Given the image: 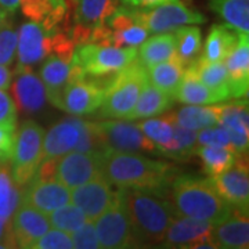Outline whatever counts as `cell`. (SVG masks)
Returning <instances> with one entry per match:
<instances>
[{
    "mask_svg": "<svg viewBox=\"0 0 249 249\" xmlns=\"http://www.w3.org/2000/svg\"><path fill=\"white\" fill-rule=\"evenodd\" d=\"M173 0H121V3H124V6L133 7L139 10H150L163 4V3H169Z\"/></svg>",
    "mask_w": 249,
    "mask_h": 249,
    "instance_id": "47",
    "label": "cell"
},
{
    "mask_svg": "<svg viewBox=\"0 0 249 249\" xmlns=\"http://www.w3.org/2000/svg\"><path fill=\"white\" fill-rule=\"evenodd\" d=\"M173 98L178 100V103L194 104V106H209V104H217V103L226 101L222 94L209 89L198 79L191 64L186 65L184 76L175 91Z\"/></svg>",
    "mask_w": 249,
    "mask_h": 249,
    "instance_id": "24",
    "label": "cell"
},
{
    "mask_svg": "<svg viewBox=\"0 0 249 249\" xmlns=\"http://www.w3.org/2000/svg\"><path fill=\"white\" fill-rule=\"evenodd\" d=\"M18 34L13 25L7 22L0 28V64L9 67L17 55Z\"/></svg>",
    "mask_w": 249,
    "mask_h": 249,
    "instance_id": "39",
    "label": "cell"
},
{
    "mask_svg": "<svg viewBox=\"0 0 249 249\" xmlns=\"http://www.w3.org/2000/svg\"><path fill=\"white\" fill-rule=\"evenodd\" d=\"M208 18L202 13L188 7L181 0L163 3L150 10H142V27L151 34L172 32L181 25L205 24Z\"/></svg>",
    "mask_w": 249,
    "mask_h": 249,
    "instance_id": "10",
    "label": "cell"
},
{
    "mask_svg": "<svg viewBox=\"0 0 249 249\" xmlns=\"http://www.w3.org/2000/svg\"><path fill=\"white\" fill-rule=\"evenodd\" d=\"M16 184L10 172L9 163L0 166V217L10 220L18 205L21 204L22 191Z\"/></svg>",
    "mask_w": 249,
    "mask_h": 249,
    "instance_id": "37",
    "label": "cell"
},
{
    "mask_svg": "<svg viewBox=\"0 0 249 249\" xmlns=\"http://www.w3.org/2000/svg\"><path fill=\"white\" fill-rule=\"evenodd\" d=\"M137 58L136 47H116L88 42L75 47L73 61L79 65L86 76L103 79L112 76Z\"/></svg>",
    "mask_w": 249,
    "mask_h": 249,
    "instance_id": "5",
    "label": "cell"
},
{
    "mask_svg": "<svg viewBox=\"0 0 249 249\" xmlns=\"http://www.w3.org/2000/svg\"><path fill=\"white\" fill-rule=\"evenodd\" d=\"M73 249H98L100 242H98L97 232L94 227L93 220H88L79 230L73 231L71 234Z\"/></svg>",
    "mask_w": 249,
    "mask_h": 249,
    "instance_id": "43",
    "label": "cell"
},
{
    "mask_svg": "<svg viewBox=\"0 0 249 249\" xmlns=\"http://www.w3.org/2000/svg\"><path fill=\"white\" fill-rule=\"evenodd\" d=\"M17 248L11 231V222L0 217V249Z\"/></svg>",
    "mask_w": 249,
    "mask_h": 249,
    "instance_id": "46",
    "label": "cell"
},
{
    "mask_svg": "<svg viewBox=\"0 0 249 249\" xmlns=\"http://www.w3.org/2000/svg\"><path fill=\"white\" fill-rule=\"evenodd\" d=\"M17 34V68H32L52 55V36L40 24L28 21Z\"/></svg>",
    "mask_w": 249,
    "mask_h": 249,
    "instance_id": "14",
    "label": "cell"
},
{
    "mask_svg": "<svg viewBox=\"0 0 249 249\" xmlns=\"http://www.w3.org/2000/svg\"><path fill=\"white\" fill-rule=\"evenodd\" d=\"M11 91L17 111L28 115L39 112L47 101L45 86L31 68H16Z\"/></svg>",
    "mask_w": 249,
    "mask_h": 249,
    "instance_id": "17",
    "label": "cell"
},
{
    "mask_svg": "<svg viewBox=\"0 0 249 249\" xmlns=\"http://www.w3.org/2000/svg\"><path fill=\"white\" fill-rule=\"evenodd\" d=\"M0 124H17V107L6 90H0Z\"/></svg>",
    "mask_w": 249,
    "mask_h": 249,
    "instance_id": "45",
    "label": "cell"
},
{
    "mask_svg": "<svg viewBox=\"0 0 249 249\" xmlns=\"http://www.w3.org/2000/svg\"><path fill=\"white\" fill-rule=\"evenodd\" d=\"M106 85L89 76L70 78L62 93L61 109L75 116L94 114L101 107Z\"/></svg>",
    "mask_w": 249,
    "mask_h": 249,
    "instance_id": "12",
    "label": "cell"
},
{
    "mask_svg": "<svg viewBox=\"0 0 249 249\" xmlns=\"http://www.w3.org/2000/svg\"><path fill=\"white\" fill-rule=\"evenodd\" d=\"M71 204L79 206L89 220H96L118 199V191L104 176L71 188Z\"/></svg>",
    "mask_w": 249,
    "mask_h": 249,
    "instance_id": "15",
    "label": "cell"
},
{
    "mask_svg": "<svg viewBox=\"0 0 249 249\" xmlns=\"http://www.w3.org/2000/svg\"><path fill=\"white\" fill-rule=\"evenodd\" d=\"M194 155L201 160L202 170L209 178H216L230 169L238 157V154L231 148L209 145H196Z\"/></svg>",
    "mask_w": 249,
    "mask_h": 249,
    "instance_id": "32",
    "label": "cell"
},
{
    "mask_svg": "<svg viewBox=\"0 0 249 249\" xmlns=\"http://www.w3.org/2000/svg\"><path fill=\"white\" fill-rule=\"evenodd\" d=\"M173 119L175 114L168 112L160 118H147L144 121L140 119L142 122H137L140 130L155 144L158 154L163 151L173 139Z\"/></svg>",
    "mask_w": 249,
    "mask_h": 249,
    "instance_id": "34",
    "label": "cell"
},
{
    "mask_svg": "<svg viewBox=\"0 0 249 249\" xmlns=\"http://www.w3.org/2000/svg\"><path fill=\"white\" fill-rule=\"evenodd\" d=\"M94 222L100 248L124 249L139 248V242L134 237L127 213L121 201L119 191L115 204L111 205L103 214H100Z\"/></svg>",
    "mask_w": 249,
    "mask_h": 249,
    "instance_id": "8",
    "label": "cell"
},
{
    "mask_svg": "<svg viewBox=\"0 0 249 249\" xmlns=\"http://www.w3.org/2000/svg\"><path fill=\"white\" fill-rule=\"evenodd\" d=\"M178 168L169 162L142 157L134 152L107 150L103 160V176L118 188H145L168 196Z\"/></svg>",
    "mask_w": 249,
    "mask_h": 249,
    "instance_id": "1",
    "label": "cell"
},
{
    "mask_svg": "<svg viewBox=\"0 0 249 249\" xmlns=\"http://www.w3.org/2000/svg\"><path fill=\"white\" fill-rule=\"evenodd\" d=\"M83 119L65 118L53 124L43 137V160L62 157L75 150L79 142Z\"/></svg>",
    "mask_w": 249,
    "mask_h": 249,
    "instance_id": "20",
    "label": "cell"
},
{
    "mask_svg": "<svg viewBox=\"0 0 249 249\" xmlns=\"http://www.w3.org/2000/svg\"><path fill=\"white\" fill-rule=\"evenodd\" d=\"M213 238L217 248H249L248 211L231 209V213L213 227Z\"/></svg>",
    "mask_w": 249,
    "mask_h": 249,
    "instance_id": "22",
    "label": "cell"
},
{
    "mask_svg": "<svg viewBox=\"0 0 249 249\" xmlns=\"http://www.w3.org/2000/svg\"><path fill=\"white\" fill-rule=\"evenodd\" d=\"M21 0H0V9L4 10L7 14H13L19 9Z\"/></svg>",
    "mask_w": 249,
    "mask_h": 249,
    "instance_id": "49",
    "label": "cell"
},
{
    "mask_svg": "<svg viewBox=\"0 0 249 249\" xmlns=\"http://www.w3.org/2000/svg\"><path fill=\"white\" fill-rule=\"evenodd\" d=\"M196 145H209V147H224L231 148L230 139L220 124L211 126L196 132Z\"/></svg>",
    "mask_w": 249,
    "mask_h": 249,
    "instance_id": "42",
    "label": "cell"
},
{
    "mask_svg": "<svg viewBox=\"0 0 249 249\" xmlns=\"http://www.w3.org/2000/svg\"><path fill=\"white\" fill-rule=\"evenodd\" d=\"M1 165H4V163H1V162H0V166H1Z\"/></svg>",
    "mask_w": 249,
    "mask_h": 249,
    "instance_id": "51",
    "label": "cell"
},
{
    "mask_svg": "<svg viewBox=\"0 0 249 249\" xmlns=\"http://www.w3.org/2000/svg\"><path fill=\"white\" fill-rule=\"evenodd\" d=\"M137 52V60L145 68L176 57V36L175 32H162L142 42Z\"/></svg>",
    "mask_w": 249,
    "mask_h": 249,
    "instance_id": "27",
    "label": "cell"
},
{
    "mask_svg": "<svg viewBox=\"0 0 249 249\" xmlns=\"http://www.w3.org/2000/svg\"><path fill=\"white\" fill-rule=\"evenodd\" d=\"M230 76L231 98H247L249 88V34H240L238 42L224 60Z\"/></svg>",
    "mask_w": 249,
    "mask_h": 249,
    "instance_id": "21",
    "label": "cell"
},
{
    "mask_svg": "<svg viewBox=\"0 0 249 249\" xmlns=\"http://www.w3.org/2000/svg\"><path fill=\"white\" fill-rule=\"evenodd\" d=\"M148 31L142 25H133L124 31L111 32V45L116 47H139L147 39Z\"/></svg>",
    "mask_w": 249,
    "mask_h": 249,
    "instance_id": "40",
    "label": "cell"
},
{
    "mask_svg": "<svg viewBox=\"0 0 249 249\" xmlns=\"http://www.w3.org/2000/svg\"><path fill=\"white\" fill-rule=\"evenodd\" d=\"M176 216L219 224L231 213V206L217 194L212 180L196 175H176L168 190Z\"/></svg>",
    "mask_w": 249,
    "mask_h": 249,
    "instance_id": "3",
    "label": "cell"
},
{
    "mask_svg": "<svg viewBox=\"0 0 249 249\" xmlns=\"http://www.w3.org/2000/svg\"><path fill=\"white\" fill-rule=\"evenodd\" d=\"M198 79L208 86L209 89L222 94L226 101L231 100L230 94V76L224 62L206 61L202 57H198L191 62Z\"/></svg>",
    "mask_w": 249,
    "mask_h": 249,
    "instance_id": "29",
    "label": "cell"
},
{
    "mask_svg": "<svg viewBox=\"0 0 249 249\" xmlns=\"http://www.w3.org/2000/svg\"><path fill=\"white\" fill-rule=\"evenodd\" d=\"M31 249H73L71 234L61 230H47V231L32 244Z\"/></svg>",
    "mask_w": 249,
    "mask_h": 249,
    "instance_id": "41",
    "label": "cell"
},
{
    "mask_svg": "<svg viewBox=\"0 0 249 249\" xmlns=\"http://www.w3.org/2000/svg\"><path fill=\"white\" fill-rule=\"evenodd\" d=\"M213 227L214 224L205 220L175 216L160 242L165 248L216 249Z\"/></svg>",
    "mask_w": 249,
    "mask_h": 249,
    "instance_id": "9",
    "label": "cell"
},
{
    "mask_svg": "<svg viewBox=\"0 0 249 249\" xmlns=\"http://www.w3.org/2000/svg\"><path fill=\"white\" fill-rule=\"evenodd\" d=\"M240 34L227 24H214L209 29L206 37L204 54L201 55L206 61L224 62L238 42Z\"/></svg>",
    "mask_w": 249,
    "mask_h": 249,
    "instance_id": "26",
    "label": "cell"
},
{
    "mask_svg": "<svg viewBox=\"0 0 249 249\" xmlns=\"http://www.w3.org/2000/svg\"><path fill=\"white\" fill-rule=\"evenodd\" d=\"M24 187L21 202L45 214L52 213L62 205L71 202V190L58 180H29Z\"/></svg>",
    "mask_w": 249,
    "mask_h": 249,
    "instance_id": "16",
    "label": "cell"
},
{
    "mask_svg": "<svg viewBox=\"0 0 249 249\" xmlns=\"http://www.w3.org/2000/svg\"><path fill=\"white\" fill-rule=\"evenodd\" d=\"M11 231L17 248H29L37 238H40L47 230H50V222L47 214L36 211L29 205H18L14 214L10 219Z\"/></svg>",
    "mask_w": 249,
    "mask_h": 249,
    "instance_id": "19",
    "label": "cell"
},
{
    "mask_svg": "<svg viewBox=\"0 0 249 249\" xmlns=\"http://www.w3.org/2000/svg\"><path fill=\"white\" fill-rule=\"evenodd\" d=\"M173 103L175 98L172 96L157 89L154 85L147 82L137 98L136 106L132 109V112L127 115L126 121H140V119H147V118L165 114L172 108Z\"/></svg>",
    "mask_w": 249,
    "mask_h": 249,
    "instance_id": "25",
    "label": "cell"
},
{
    "mask_svg": "<svg viewBox=\"0 0 249 249\" xmlns=\"http://www.w3.org/2000/svg\"><path fill=\"white\" fill-rule=\"evenodd\" d=\"M70 72L71 62L64 61L55 55H49L39 71V78L45 86L47 101L58 109H61L62 93L70 80Z\"/></svg>",
    "mask_w": 249,
    "mask_h": 249,
    "instance_id": "23",
    "label": "cell"
},
{
    "mask_svg": "<svg viewBox=\"0 0 249 249\" xmlns=\"http://www.w3.org/2000/svg\"><path fill=\"white\" fill-rule=\"evenodd\" d=\"M118 191L139 245L160 244L176 216L168 196L145 188H119Z\"/></svg>",
    "mask_w": 249,
    "mask_h": 249,
    "instance_id": "2",
    "label": "cell"
},
{
    "mask_svg": "<svg viewBox=\"0 0 249 249\" xmlns=\"http://www.w3.org/2000/svg\"><path fill=\"white\" fill-rule=\"evenodd\" d=\"M219 124L226 130L234 151L237 154L248 151L249 112L247 100L237 98L229 104H220Z\"/></svg>",
    "mask_w": 249,
    "mask_h": 249,
    "instance_id": "18",
    "label": "cell"
},
{
    "mask_svg": "<svg viewBox=\"0 0 249 249\" xmlns=\"http://www.w3.org/2000/svg\"><path fill=\"white\" fill-rule=\"evenodd\" d=\"M147 82V68L136 58L108 79L98 114L108 119H126Z\"/></svg>",
    "mask_w": 249,
    "mask_h": 249,
    "instance_id": "4",
    "label": "cell"
},
{
    "mask_svg": "<svg viewBox=\"0 0 249 249\" xmlns=\"http://www.w3.org/2000/svg\"><path fill=\"white\" fill-rule=\"evenodd\" d=\"M96 124L106 150L158 154L155 144L134 122H126V119H107L96 122Z\"/></svg>",
    "mask_w": 249,
    "mask_h": 249,
    "instance_id": "7",
    "label": "cell"
},
{
    "mask_svg": "<svg viewBox=\"0 0 249 249\" xmlns=\"http://www.w3.org/2000/svg\"><path fill=\"white\" fill-rule=\"evenodd\" d=\"M104 152L71 151L57 160V180L70 190L103 176Z\"/></svg>",
    "mask_w": 249,
    "mask_h": 249,
    "instance_id": "11",
    "label": "cell"
},
{
    "mask_svg": "<svg viewBox=\"0 0 249 249\" xmlns=\"http://www.w3.org/2000/svg\"><path fill=\"white\" fill-rule=\"evenodd\" d=\"M50 227H54L57 230L72 234L73 231L79 230L80 227L88 222V216L83 213V211L79 206L73 204H67L60 206L58 209L53 211L52 213L47 214Z\"/></svg>",
    "mask_w": 249,
    "mask_h": 249,
    "instance_id": "38",
    "label": "cell"
},
{
    "mask_svg": "<svg viewBox=\"0 0 249 249\" xmlns=\"http://www.w3.org/2000/svg\"><path fill=\"white\" fill-rule=\"evenodd\" d=\"M176 36V55L184 65L196 61L202 47L201 31L196 27L181 25L173 29Z\"/></svg>",
    "mask_w": 249,
    "mask_h": 249,
    "instance_id": "36",
    "label": "cell"
},
{
    "mask_svg": "<svg viewBox=\"0 0 249 249\" xmlns=\"http://www.w3.org/2000/svg\"><path fill=\"white\" fill-rule=\"evenodd\" d=\"M184 71H186V65L176 55L172 60L160 62L157 65L147 68V76H148V82L157 89L162 90L173 97L175 91L184 76Z\"/></svg>",
    "mask_w": 249,
    "mask_h": 249,
    "instance_id": "30",
    "label": "cell"
},
{
    "mask_svg": "<svg viewBox=\"0 0 249 249\" xmlns=\"http://www.w3.org/2000/svg\"><path fill=\"white\" fill-rule=\"evenodd\" d=\"M75 4V24L93 28L104 24L119 7L121 0H71Z\"/></svg>",
    "mask_w": 249,
    "mask_h": 249,
    "instance_id": "28",
    "label": "cell"
},
{
    "mask_svg": "<svg viewBox=\"0 0 249 249\" xmlns=\"http://www.w3.org/2000/svg\"><path fill=\"white\" fill-rule=\"evenodd\" d=\"M219 115H220V104L202 107L187 104V107L181 108L178 114H175V119L180 126L199 132L202 129L219 124Z\"/></svg>",
    "mask_w": 249,
    "mask_h": 249,
    "instance_id": "33",
    "label": "cell"
},
{
    "mask_svg": "<svg viewBox=\"0 0 249 249\" xmlns=\"http://www.w3.org/2000/svg\"><path fill=\"white\" fill-rule=\"evenodd\" d=\"M217 194L232 209L248 211L249 205V168L247 152L238 154L231 168L216 178H211Z\"/></svg>",
    "mask_w": 249,
    "mask_h": 249,
    "instance_id": "13",
    "label": "cell"
},
{
    "mask_svg": "<svg viewBox=\"0 0 249 249\" xmlns=\"http://www.w3.org/2000/svg\"><path fill=\"white\" fill-rule=\"evenodd\" d=\"M9 21H7V13L4 11V10L0 9V28L3 27V25H6Z\"/></svg>",
    "mask_w": 249,
    "mask_h": 249,
    "instance_id": "50",
    "label": "cell"
},
{
    "mask_svg": "<svg viewBox=\"0 0 249 249\" xmlns=\"http://www.w3.org/2000/svg\"><path fill=\"white\" fill-rule=\"evenodd\" d=\"M17 137V124H0V162L10 163Z\"/></svg>",
    "mask_w": 249,
    "mask_h": 249,
    "instance_id": "44",
    "label": "cell"
},
{
    "mask_svg": "<svg viewBox=\"0 0 249 249\" xmlns=\"http://www.w3.org/2000/svg\"><path fill=\"white\" fill-rule=\"evenodd\" d=\"M209 9L238 34H249V0H208Z\"/></svg>",
    "mask_w": 249,
    "mask_h": 249,
    "instance_id": "31",
    "label": "cell"
},
{
    "mask_svg": "<svg viewBox=\"0 0 249 249\" xmlns=\"http://www.w3.org/2000/svg\"><path fill=\"white\" fill-rule=\"evenodd\" d=\"M13 72L6 65L0 64V90H7L11 86Z\"/></svg>",
    "mask_w": 249,
    "mask_h": 249,
    "instance_id": "48",
    "label": "cell"
},
{
    "mask_svg": "<svg viewBox=\"0 0 249 249\" xmlns=\"http://www.w3.org/2000/svg\"><path fill=\"white\" fill-rule=\"evenodd\" d=\"M45 129L34 121L21 124L11 155V176L18 187H24L34 178L37 166L43 160Z\"/></svg>",
    "mask_w": 249,
    "mask_h": 249,
    "instance_id": "6",
    "label": "cell"
},
{
    "mask_svg": "<svg viewBox=\"0 0 249 249\" xmlns=\"http://www.w3.org/2000/svg\"><path fill=\"white\" fill-rule=\"evenodd\" d=\"M175 114V112H173ZM196 132L190 130L176 122L173 119V139L170 144L160 152L162 157H168L172 160L184 162L188 160L196 151Z\"/></svg>",
    "mask_w": 249,
    "mask_h": 249,
    "instance_id": "35",
    "label": "cell"
}]
</instances>
